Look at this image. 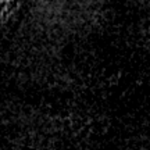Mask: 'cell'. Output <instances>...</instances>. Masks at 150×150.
I'll use <instances>...</instances> for the list:
<instances>
[{
  "mask_svg": "<svg viewBox=\"0 0 150 150\" xmlns=\"http://www.w3.org/2000/svg\"><path fill=\"white\" fill-rule=\"evenodd\" d=\"M21 0H0V20L6 21L20 7Z\"/></svg>",
  "mask_w": 150,
  "mask_h": 150,
  "instance_id": "1",
  "label": "cell"
}]
</instances>
